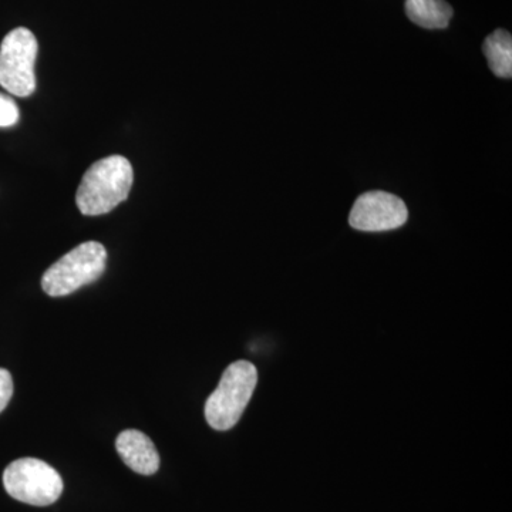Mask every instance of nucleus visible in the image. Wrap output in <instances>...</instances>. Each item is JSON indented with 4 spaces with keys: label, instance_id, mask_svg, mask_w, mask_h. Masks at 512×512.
<instances>
[{
    "label": "nucleus",
    "instance_id": "1",
    "mask_svg": "<svg viewBox=\"0 0 512 512\" xmlns=\"http://www.w3.org/2000/svg\"><path fill=\"white\" fill-rule=\"evenodd\" d=\"M133 181V165L126 157L101 158L83 175L76 194L77 207L87 217L109 214L127 200Z\"/></svg>",
    "mask_w": 512,
    "mask_h": 512
},
{
    "label": "nucleus",
    "instance_id": "2",
    "mask_svg": "<svg viewBox=\"0 0 512 512\" xmlns=\"http://www.w3.org/2000/svg\"><path fill=\"white\" fill-rule=\"evenodd\" d=\"M258 383V370L247 360L231 363L205 403V419L214 430L232 429L241 419Z\"/></svg>",
    "mask_w": 512,
    "mask_h": 512
},
{
    "label": "nucleus",
    "instance_id": "3",
    "mask_svg": "<svg viewBox=\"0 0 512 512\" xmlns=\"http://www.w3.org/2000/svg\"><path fill=\"white\" fill-rule=\"evenodd\" d=\"M107 251L100 242L89 241L67 252L42 278V288L52 298L79 291L97 281L106 271Z\"/></svg>",
    "mask_w": 512,
    "mask_h": 512
},
{
    "label": "nucleus",
    "instance_id": "4",
    "mask_svg": "<svg viewBox=\"0 0 512 512\" xmlns=\"http://www.w3.org/2000/svg\"><path fill=\"white\" fill-rule=\"evenodd\" d=\"M6 493L20 503L47 507L63 493V480L55 468L39 458H19L3 473Z\"/></svg>",
    "mask_w": 512,
    "mask_h": 512
},
{
    "label": "nucleus",
    "instance_id": "5",
    "mask_svg": "<svg viewBox=\"0 0 512 512\" xmlns=\"http://www.w3.org/2000/svg\"><path fill=\"white\" fill-rule=\"evenodd\" d=\"M37 52L39 45L29 29L9 32L0 45V86L16 97L35 93Z\"/></svg>",
    "mask_w": 512,
    "mask_h": 512
},
{
    "label": "nucleus",
    "instance_id": "6",
    "mask_svg": "<svg viewBox=\"0 0 512 512\" xmlns=\"http://www.w3.org/2000/svg\"><path fill=\"white\" fill-rule=\"evenodd\" d=\"M407 218L409 211L402 198L386 191H369L355 201L349 224L357 231H392L403 227Z\"/></svg>",
    "mask_w": 512,
    "mask_h": 512
},
{
    "label": "nucleus",
    "instance_id": "7",
    "mask_svg": "<svg viewBox=\"0 0 512 512\" xmlns=\"http://www.w3.org/2000/svg\"><path fill=\"white\" fill-rule=\"evenodd\" d=\"M116 448L124 464L141 476H153L160 468V454L143 431H123L117 437Z\"/></svg>",
    "mask_w": 512,
    "mask_h": 512
},
{
    "label": "nucleus",
    "instance_id": "8",
    "mask_svg": "<svg viewBox=\"0 0 512 512\" xmlns=\"http://www.w3.org/2000/svg\"><path fill=\"white\" fill-rule=\"evenodd\" d=\"M404 8L414 25L423 29H446L453 18V8L446 0H406Z\"/></svg>",
    "mask_w": 512,
    "mask_h": 512
},
{
    "label": "nucleus",
    "instance_id": "9",
    "mask_svg": "<svg viewBox=\"0 0 512 512\" xmlns=\"http://www.w3.org/2000/svg\"><path fill=\"white\" fill-rule=\"evenodd\" d=\"M483 52L495 76L511 79L512 37L507 30L498 29L484 40Z\"/></svg>",
    "mask_w": 512,
    "mask_h": 512
},
{
    "label": "nucleus",
    "instance_id": "10",
    "mask_svg": "<svg viewBox=\"0 0 512 512\" xmlns=\"http://www.w3.org/2000/svg\"><path fill=\"white\" fill-rule=\"evenodd\" d=\"M20 111L12 97L0 93V127H12L18 123Z\"/></svg>",
    "mask_w": 512,
    "mask_h": 512
},
{
    "label": "nucleus",
    "instance_id": "11",
    "mask_svg": "<svg viewBox=\"0 0 512 512\" xmlns=\"http://www.w3.org/2000/svg\"><path fill=\"white\" fill-rule=\"evenodd\" d=\"M13 396L12 376L6 369H0V413L6 409Z\"/></svg>",
    "mask_w": 512,
    "mask_h": 512
}]
</instances>
